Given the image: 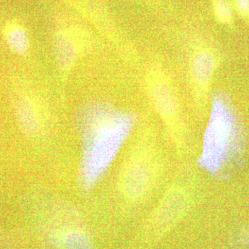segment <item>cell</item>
<instances>
[{"label": "cell", "instance_id": "6da1fadb", "mask_svg": "<svg viewBox=\"0 0 249 249\" xmlns=\"http://www.w3.org/2000/svg\"><path fill=\"white\" fill-rule=\"evenodd\" d=\"M76 118L82 145L80 181L88 191L110 165L133 128L136 116L110 103L93 100L79 108Z\"/></svg>", "mask_w": 249, "mask_h": 249}, {"label": "cell", "instance_id": "7a4b0ae2", "mask_svg": "<svg viewBox=\"0 0 249 249\" xmlns=\"http://www.w3.org/2000/svg\"><path fill=\"white\" fill-rule=\"evenodd\" d=\"M245 140L243 126L230 99L225 93H214L201 162L213 172L238 164Z\"/></svg>", "mask_w": 249, "mask_h": 249}, {"label": "cell", "instance_id": "3957f363", "mask_svg": "<svg viewBox=\"0 0 249 249\" xmlns=\"http://www.w3.org/2000/svg\"><path fill=\"white\" fill-rule=\"evenodd\" d=\"M53 51L59 66L64 70L71 68L77 60L78 49L71 34L59 31L53 38Z\"/></svg>", "mask_w": 249, "mask_h": 249}, {"label": "cell", "instance_id": "277c9868", "mask_svg": "<svg viewBox=\"0 0 249 249\" xmlns=\"http://www.w3.org/2000/svg\"><path fill=\"white\" fill-rule=\"evenodd\" d=\"M16 117L22 130L29 135H34L40 128L38 114L34 103L28 98L18 101L16 108Z\"/></svg>", "mask_w": 249, "mask_h": 249}, {"label": "cell", "instance_id": "5b68a950", "mask_svg": "<svg viewBox=\"0 0 249 249\" xmlns=\"http://www.w3.org/2000/svg\"><path fill=\"white\" fill-rule=\"evenodd\" d=\"M53 240L59 249H94L89 236L80 229L61 231L55 234Z\"/></svg>", "mask_w": 249, "mask_h": 249}, {"label": "cell", "instance_id": "8992f818", "mask_svg": "<svg viewBox=\"0 0 249 249\" xmlns=\"http://www.w3.org/2000/svg\"><path fill=\"white\" fill-rule=\"evenodd\" d=\"M148 179V171L142 163H134L126 173L124 189L128 196H137L143 191Z\"/></svg>", "mask_w": 249, "mask_h": 249}, {"label": "cell", "instance_id": "52a82bcc", "mask_svg": "<svg viewBox=\"0 0 249 249\" xmlns=\"http://www.w3.org/2000/svg\"><path fill=\"white\" fill-rule=\"evenodd\" d=\"M215 62L213 55L208 52L196 54L192 62L191 70L195 80L201 84L209 83L213 75Z\"/></svg>", "mask_w": 249, "mask_h": 249}, {"label": "cell", "instance_id": "ba28073f", "mask_svg": "<svg viewBox=\"0 0 249 249\" xmlns=\"http://www.w3.org/2000/svg\"><path fill=\"white\" fill-rule=\"evenodd\" d=\"M184 204V197L178 192L167 196L159 211V219L160 222L168 223L176 217Z\"/></svg>", "mask_w": 249, "mask_h": 249}, {"label": "cell", "instance_id": "9c48e42d", "mask_svg": "<svg viewBox=\"0 0 249 249\" xmlns=\"http://www.w3.org/2000/svg\"><path fill=\"white\" fill-rule=\"evenodd\" d=\"M151 94L157 109L164 114H169L175 107V101L171 90L167 85L159 83L152 87Z\"/></svg>", "mask_w": 249, "mask_h": 249}, {"label": "cell", "instance_id": "30bf717a", "mask_svg": "<svg viewBox=\"0 0 249 249\" xmlns=\"http://www.w3.org/2000/svg\"><path fill=\"white\" fill-rule=\"evenodd\" d=\"M6 40L13 52L23 54L29 48V37L25 30L19 26H13L6 32Z\"/></svg>", "mask_w": 249, "mask_h": 249}, {"label": "cell", "instance_id": "8fae6325", "mask_svg": "<svg viewBox=\"0 0 249 249\" xmlns=\"http://www.w3.org/2000/svg\"><path fill=\"white\" fill-rule=\"evenodd\" d=\"M214 9L216 16L222 22H229L232 19V8L227 0H216Z\"/></svg>", "mask_w": 249, "mask_h": 249}, {"label": "cell", "instance_id": "7c38bea8", "mask_svg": "<svg viewBox=\"0 0 249 249\" xmlns=\"http://www.w3.org/2000/svg\"><path fill=\"white\" fill-rule=\"evenodd\" d=\"M236 7L244 16L249 15V0H235Z\"/></svg>", "mask_w": 249, "mask_h": 249}, {"label": "cell", "instance_id": "4fadbf2b", "mask_svg": "<svg viewBox=\"0 0 249 249\" xmlns=\"http://www.w3.org/2000/svg\"><path fill=\"white\" fill-rule=\"evenodd\" d=\"M245 240L246 241V242H247V243H249V235L247 236V237H246V238H245Z\"/></svg>", "mask_w": 249, "mask_h": 249}]
</instances>
